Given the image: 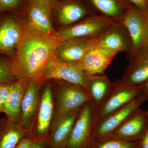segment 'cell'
<instances>
[{"mask_svg": "<svg viewBox=\"0 0 148 148\" xmlns=\"http://www.w3.org/2000/svg\"><path fill=\"white\" fill-rule=\"evenodd\" d=\"M59 40L56 37L43 34L25 23L16 56L12 60L17 79L38 80L49 64L56 58V48Z\"/></svg>", "mask_w": 148, "mask_h": 148, "instance_id": "1", "label": "cell"}, {"mask_svg": "<svg viewBox=\"0 0 148 148\" xmlns=\"http://www.w3.org/2000/svg\"><path fill=\"white\" fill-rule=\"evenodd\" d=\"M21 12L7 11L0 13V55L6 56L12 60L16 56L25 29Z\"/></svg>", "mask_w": 148, "mask_h": 148, "instance_id": "2", "label": "cell"}, {"mask_svg": "<svg viewBox=\"0 0 148 148\" xmlns=\"http://www.w3.org/2000/svg\"><path fill=\"white\" fill-rule=\"evenodd\" d=\"M50 9L52 21L59 27L58 29L97 14L96 10L87 0H58Z\"/></svg>", "mask_w": 148, "mask_h": 148, "instance_id": "3", "label": "cell"}, {"mask_svg": "<svg viewBox=\"0 0 148 148\" xmlns=\"http://www.w3.org/2000/svg\"><path fill=\"white\" fill-rule=\"evenodd\" d=\"M55 113L52 86L44 84L41 96L34 122L27 134L32 141L45 143Z\"/></svg>", "mask_w": 148, "mask_h": 148, "instance_id": "4", "label": "cell"}, {"mask_svg": "<svg viewBox=\"0 0 148 148\" xmlns=\"http://www.w3.org/2000/svg\"><path fill=\"white\" fill-rule=\"evenodd\" d=\"M121 22L129 34L130 49L127 58L130 60L140 51L148 47V24L145 15L130 5Z\"/></svg>", "mask_w": 148, "mask_h": 148, "instance_id": "5", "label": "cell"}, {"mask_svg": "<svg viewBox=\"0 0 148 148\" xmlns=\"http://www.w3.org/2000/svg\"><path fill=\"white\" fill-rule=\"evenodd\" d=\"M52 87L55 112H65L81 108L90 101L88 93L81 86L64 81L54 80Z\"/></svg>", "mask_w": 148, "mask_h": 148, "instance_id": "6", "label": "cell"}, {"mask_svg": "<svg viewBox=\"0 0 148 148\" xmlns=\"http://www.w3.org/2000/svg\"><path fill=\"white\" fill-rule=\"evenodd\" d=\"M97 109L90 101L82 107L65 148H87L93 140Z\"/></svg>", "mask_w": 148, "mask_h": 148, "instance_id": "7", "label": "cell"}, {"mask_svg": "<svg viewBox=\"0 0 148 148\" xmlns=\"http://www.w3.org/2000/svg\"><path fill=\"white\" fill-rule=\"evenodd\" d=\"M116 22H117L103 14H95L69 27L56 30V36L59 40L75 37L97 39Z\"/></svg>", "mask_w": 148, "mask_h": 148, "instance_id": "8", "label": "cell"}, {"mask_svg": "<svg viewBox=\"0 0 148 148\" xmlns=\"http://www.w3.org/2000/svg\"><path fill=\"white\" fill-rule=\"evenodd\" d=\"M113 84L112 88L108 97L97 109L96 122L124 108L143 94L140 86L128 85L122 82L120 79Z\"/></svg>", "mask_w": 148, "mask_h": 148, "instance_id": "9", "label": "cell"}, {"mask_svg": "<svg viewBox=\"0 0 148 148\" xmlns=\"http://www.w3.org/2000/svg\"><path fill=\"white\" fill-rule=\"evenodd\" d=\"M25 23L40 33L56 36L53 25L50 7L41 0H29L21 12Z\"/></svg>", "mask_w": 148, "mask_h": 148, "instance_id": "10", "label": "cell"}, {"mask_svg": "<svg viewBox=\"0 0 148 148\" xmlns=\"http://www.w3.org/2000/svg\"><path fill=\"white\" fill-rule=\"evenodd\" d=\"M81 108L61 113H54L45 147L65 148L69 142Z\"/></svg>", "mask_w": 148, "mask_h": 148, "instance_id": "11", "label": "cell"}, {"mask_svg": "<svg viewBox=\"0 0 148 148\" xmlns=\"http://www.w3.org/2000/svg\"><path fill=\"white\" fill-rule=\"evenodd\" d=\"M147 101H148V96L143 93L124 108L96 122L93 131L92 140L110 137L114 131L127 117Z\"/></svg>", "mask_w": 148, "mask_h": 148, "instance_id": "12", "label": "cell"}, {"mask_svg": "<svg viewBox=\"0 0 148 148\" xmlns=\"http://www.w3.org/2000/svg\"><path fill=\"white\" fill-rule=\"evenodd\" d=\"M85 73L78 64L66 63L57 58L49 64L38 80L43 84L51 80H63L85 89Z\"/></svg>", "mask_w": 148, "mask_h": 148, "instance_id": "13", "label": "cell"}, {"mask_svg": "<svg viewBox=\"0 0 148 148\" xmlns=\"http://www.w3.org/2000/svg\"><path fill=\"white\" fill-rule=\"evenodd\" d=\"M97 42L95 38L75 37L60 40L55 50V56L60 61L78 64L90 48Z\"/></svg>", "mask_w": 148, "mask_h": 148, "instance_id": "14", "label": "cell"}, {"mask_svg": "<svg viewBox=\"0 0 148 148\" xmlns=\"http://www.w3.org/2000/svg\"><path fill=\"white\" fill-rule=\"evenodd\" d=\"M148 110L139 108L132 112L109 138L126 141L142 140L147 127Z\"/></svg>", "mask_w": 148, "mask_h": 148, "instance_id": "15", "label": "cell"}, {"mask_svg": "<svg viewBox=\"0 0 148 148\" xmlns=\"http://www.w3.org/2000/svg\"><path fill=\"white\" fill-rule=\"evenodd\" d=\"M43 84L36 79L29 80L21 107L19 123L28 132L31 129L36 116Z\"/></svg>", "mask_w": 148, "mask_h": 148, "instance_id": "16", "label": "cell"}, {"mask_svg": "<svg viewBox=\"0 0 148 148\" xmlns=\"http://www.w3.org/2000/svg\"><path fill=\"white\" fill-rule=\"evenodd\" d=\"M116 54L101 47L96 42L78 64L87 75H103Z\"/></svg>", "mask_w": 148, "mask_h": 148, "instance_id": "17", "label": "cell"}, {"mask_svg": "<svg viewBox=\"0 0 148 148\" xmlns=\"http://www.w3.org/2000/svg\"><path fill=\"white\" fill-rule=\"evenodd\" d=\"M101 47L115 53L129 51L130 40L127 29L121 22H116L96 39Z\"/></svg>", "mask_w": 148, "mask_h": 148, "instance_id": "18", "label": "cell"}, {"mask_svg": "<svg viewBox=\"0 0 148 148\" xmlns=\"http://www.w3.org/2000/svg\"><path fill=\"white\" fill-rule=\"evenodd\" d=\"M122 82L128 85L138 86L148 79V47L140 51L129 60Z\"/></svg>", "mask_w": 148, "mask_h": 148, "instance_id": "19", "label": "cell"}, {"mask_svg": "<svg viewBox=\"0 0 148 148\" xmlns=\"http://www.w3.org/2000/svg\"><path fill=\"white\" fill-rule=\"evenodd\" d=\"M85 90L90 101L98 109L106 101L112 88L111 82L105 74L89 75L85 73Z\"/></svg>", "mask_w": 148, "mask_h": 148, "instance_id": "20", "label": "cell"}, {"mask_svg": "<svg viewBox=\"0 0 148 148\" xmlns=\"http://www.w3.org/2000/svg\"><path fill=\"white\" fill-rule=\"evenodd\" d=\"M29 82L28 79H18L11 84L8 99L3 108V113L10 120L19 123L21 105Z\"/></svg>", "mask_w": 148, "mask_h": 148, "instance_id": "21", "label": "cell"}, {"mask_svg": "<svg viewBox=\"0 0 148 148\" xmlns=\"http://www.w3.org/2000/svg\"><path fill=\"white\" fill-rule=\"evenodd\" d=\"M27 132L19 123L7 118L0 119V148H14Z\"/></svg>", "mask_w": 148, "mask_h": 148, "instance_id": "22", "label": "cell"}, {"mask_svg": "<svg viewBox=\"0 0 148 148\" xmlns=\"http://www.w3.org/2000/svg\"><path fill=\"white\" fill-rule=\"evenodd\" d=\"M95 10L115 22H121L130 4L123 0H87Z\"/></svg>", "mask_w": 148, "mask_h": 148, "instance_id": "23", "label": "cell"}, {"mask_svg": "<svg viewBox=\"0 0 148 148\" xmlns=\"http://www.w3.org/2000/svg\"><path fill=\"white\" fill-rule=\"evenodd\" d=\"M141 140L126 141L114 138L93 140L87 148H140Z\"/></svg>", "mask_w": 148, "mask_h": 148, "instance_id": "24", "label": "cell"}, {"mask_svg": "<svg viewBox=\"0 0 148 148\" xmlns=\"http://www.w3.org/2000/svg\"><path fill=\"white\" fill-rule=\"evenodd\" d=\"M17 80L11 59L0 56V84L12 82Z\"/></svg>", "mask_w": 148, "mask_h": 148, "instance_id": "25", "label": "cell"}, {"mask_svg": "<svg viewBox=\"0 0 148 148\" xmlns=\"http://www.w3.org/2000/svg\"><path fill=\"white\" fill-rule=\"evenodd\" d=\"M25 6L23 0H0V13L7 11H22Z\"/></svg>", "mask_w": 148, "mask_h": 148, "instance_id": "26", "label": "cell"}, {"mask_svg": "<svg viewBox=\"0 0 148 148\" xmlns=\"http://www.w3.org/2000/svg\"><path fill=\"white\" fill-rule=\"evenodd\" d=\"M11 83L0 84V113H3V108L8 99Z\"/></svg>", "mask_w": 148, "mask_h": 148, "instance_id": "27", "label": "cell"}, {"mask_svg": "<svg viewBox=\"0 0 148 148\" xmlns=\"http://www.w3.org/2000/svg\"><path fill=\"white\" fill-rule=\"evenodd\" d=\"M130 4L136 8L140 12L146 15L148 12L147 0H127Z\"/></svg>", "mask_w": 148, "mask_h": 148, "instance_id": "28", "label": "cell"}, {"mask_svg": "<svg viewBox=\"0 0 148 148\" xmlns=\"http://www.w3.org/2000/svg\"><path fill=\"white\" fill-rule=\"evenodd\" d=\"M32 140L28 136H26L20 140L14 148H30Z\"/></svg>", "mask_w": 148, "mask_h": 148, "instance_id": "29", "label": "cell"}, {"mask_svg": "<svg viewBox=\"0 0 148 148\" xmlns=\"http://www.w3.org/2000/svg\"><path fill=\"white\" fill-rule=\"evenodd\" d=\"M147 110H148V106ZM140 148H148V123L145 132L141 140Z\"/></svg>", "mask_w": 148, "mask_h": 148, "instance_id": "30", "label": "cell"}, {"mask_svg": "<svg viewBox=\"0 0 148 148\" xmlns=\"http://www.w3.org/2000/svg\"><path fill=\"white\" fill-rule=\"evenodd\" d=\"M30 148H45V143L32 141Z\"/></svg>", "mask_w": 148, "mask_h": 148, "instance_id": "31", "label": "cell"}, {"mask_svg": "<svg viewBox=\"0 0 148 148\" xmlns=\"http://www.w3.org/2000/svg\"><path fill=\"white\" fill-rule=\"evenodd\" d=\"M142 92L148 96V79L143 84L140 85Z\"/></svg>", "mask_w": 148, "mask_h": 148, "instance_id": "32", "label": "cell"}, {"mask_svg": "<svg viewBox=\"0 0 148 148\" xmlns=\"http://www.w3.org/2000/svg\"><path fill=\"white\" fill-rule=\"evenodd\" d=\"M41 1L45 3L51 8L57 2L58 0H41Z\"/></svg>", "mask_w": 148, "mask_h": 148, "instance_id": "33", "label": "cell"}, {"mask_svg": "<svg viewBox=\"0 0 148 148\" xmlns=\"http://www.w3.org/2000/svg\"><path fill=\"white\" fill-rule=\"evenodd\" d=\"M145 15L146 19H147V23L148 24V12L147 14H146V15Z\"/></svg>", "mask_w": 148, "mask_h": 148, "instance_id": "34", "label": "cell"}, {"mask_svg": "<svg viewBox=\"0 0 148 148\" xmlns=\"http://www.w3.org/2000/svg\"><path fill=\"white\" fill-rule=\"evenodd\" d=\"M24 1V2L26 4V3L29 1V0H23Z\"/></svg>", "mask_w": 148, "mask_h": 148, "instance_id": "35", "label": "cell"}, {"mask_svg": "<svg viewBox=\"0 0 148 148\" xmlns=\"http://www.w3.org/2000/svg\"><path fill=\"white\" fill-rule=\"evenodd\" d=\"M123 1H124L126 2H127V3H128V2L127 1V0H123ZM130 4V3H129Z\"/></svg>", "mask_w": 148, "mask_h": 148, "instance_id": "36", "label": "cell"}, {"mask_svg": "<svg viewBox=\"0 0 148 148\" xmlns=\"http://www.w3.org/2000/svg\"><path fill=\"white\" fill-rule=\"evenodd\" d=\"M147 4L148 9V0H147Z\"/></svg>", "mask_w": 148, "mask_h": 148, "instance_id": "37", "label": "cell"}, {"mask_svg": "<svg viewBox=\"0 0 148 148\" xmlns=\"http://www.w3.org/2000/svg\"></svg>", "mask_w": 148, "mask_h": 148, "instance_id": "38", "label": "cell"}]
</instances>
